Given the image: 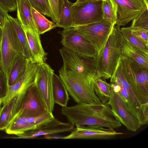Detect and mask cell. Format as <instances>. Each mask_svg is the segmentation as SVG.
<instances>
[{
	"mask_svg": "<svg viewBox=\"0 0 148 148\" xmlns=\"http://www.w3.org/2000/svg\"><path fill=\"white\" fill-rule=\"evenodd\" d=\"M120 31L123 36L130 43L148 54V47L132 34L130 27H122L120 28Z\"/></svg>",
	"mask_w": 148,
	"mask_h": 148,
	"instance_id": "obj_30",
	"label": "cell"
},
{
	"mask_svg": "<svg viewBox=\"0 0 148 148\" xmlns=\"http://www.w3.org/2000/svg\"><path fill=\"white\" fill-rule=\"evenodd\" d=\"M96 0H77L74 3V4H77L83 2L89 1H91Z\"/></svg>",
	"mask_w": 148,
	"mask_h": 148,
	"instance_id": "obj_40",
	"label": "cell"
},
{
	"mask_svg": "<svg viewBox=\"0 0 148 148\" xmlns=\"http://www.w3.org/2000/svg\"><path fill=\"white\" fill-rule=\"evenodd\" d=\"M38 64L28 59L25 70L17 81L9 87L8 94L2 100L3 104L8 102L13 97L29 88L34 83V79Z\"/></svg>",
	"mask_w": 148,
	"mask_h": 148,
	"instance_id": "obj_16",
	"label": "cell"
},
{
	"mask_svg": "<svg viewBox=\"0 0 148 148\" xmlns=\"http://www.w3.org/2000/svg\"><path fill=\"white\" fill-rule=\"evenodd\" d=\"M18 95L13 97L8 102L3 104L1 109L0 130L5 129L9 125L11 120L12 111Z\"/></svg>",
	"mask_w": 148,
	"mask_h": 148,
	"instance_id": "obj_27",
	"label": "cell"
},
{
	"mask_svg": "<svg viewBox=\"0 0 148 148\" xmlns=\"http://www.w3.org/2000/svg\"><path fill=\"white\" fill-rule=\"evenodd\" d=\"M65 0H49L51 17L53 22L56 24L60 21L63 4Z\"/></svg>",
	"mask_w": 148,
	"mask_h": 148,
	"instance_id": "obj_31",
	"label": "cell"
},
{
	"mask_svg": "<svg viewBox=\"0 0 148 148\" xmlns=\"http://www.w3.org/2000/svg\"><path fill=\"white\" fill-rule=\"evenodd\" d=\"M16 1L17 19L22 26L38 33L32 14L30 3L27 0H16Z\"/></svg>",
	"mask_w": 148,
	"mask_h": 148,
	"instance_id": "obj_19",
	"label": "cell"
},
{
	"mask_svg": "<svg viewBox=\"0 0 148 148\" xmlns=\"http://www.w3.org/2000/svg\"><path fill=\"white\" fill-rule=\"evenodd\" d=\"M114 26L103 19L74 27L90 42L98 53L105 46Z\"/></svg>",
	"mask_w": 148,
	"mask_h": 148,
	"instance_id": "obj_8",
	"label": "cell"
},
{
	"mask_svg": "<svg viewBox=\"0 0 148 148\" xmlns=\"http://www.w3.org/2000/svg\"><path fill=\"white\" fill-rule=\"evenodd\" d=\"M75 106L80 110L90 114L102 117H114L110 106L108 102L78 103Z\"/></svg>",
	"mask_w": 148,
	"mask_h": 148,
	"instance_id": "obj_20",
	"label": "cell"
},
{
	"mask_svg": "<svg viewBox=\"0 0 148 148\" xmlns=\"http://www.w3.org/2000/svg\"><path fill=\"white\" fill-rule=\"evenodd\" d=\"M29 3H30L31 6L39 12H40L41 14H43V12L38 5L37 4L35 0H27Z\"/></svg>",
	"mask_w": 148,
	"mask_h": 148,
	"instance_id": "obj_38",
	"label": "cell"
},
{
	"mask_svg": "<svg viewBox=\"0 0 148 148\" xmlns=\"http://www.w3.org/2000/svg\"><path fill=\"white\" fill-rule=\"evenodd\" d=\"M8 11L0 5V26L2 28L7 18Z\"/></svg>",
	"mask_w": 148,
	"mask_h": 148,
	"instance_id": "obj_37",
	"label": "cell"
},
{
	"mask_svg": "<svg viewBox=\"0 0 148 148\" xmlns=\"http://www.w3.org/2000/svg\"><path fill=\"white\" fill-rule=\"evenodd\" d=\"M73 3L68 0H65L62 8L59 23L56 24L57 27L65 29L73 26V20L72 6Z\"/></svg>",
	"mask_w": 148,
	"mask_h": 148,
	"instance_id": "obj_28",
	"label": "cell"
},
{
	"mask_svg": "<svg viewBox=\"0 0 148 148\" xmlns=\"http://www.w3.org/2000/svg\"><path fill=\"white\" fill-rule=\"evenodd\" d=\"M7 17L11 23L21 47L23 55L32 61L31 56L26 34L22 25L17 18H14L8 14Z\"/></svg>",
	"mask_w": 148,
	"mask_h": 148,
	"instance_id": "obj_24",
	"label": "cell"
},
{
	"mask_svg": "<svg viewBox=\"0 0 148 148\" xmlns=\"http://www.w3.org/2000/svg\"><path fill=\"white\" fill-rule=\"evenodd\" d=\"M56 134L45 135L43 136L44 138L46 139H63V136Z\"/></svg>",
	"mask_w": 148,
	"mask_h": 148,
	"instance_id": "obj_39",
	"label": "cell"
},
{
	"mask_svg": "<svg viewBox=\"0 0 148 148\" xmlns=\"http://www.w3.org/2000/svg\"><path fill=\"white\" fill-rule=\"evenodd\" d=\"M22 49L13 26L8 17L2 28L0 43V65L8 78L14 61Z\"/></svg>",
	"mask_w": 148,
	"mask_h": 148,
	"instance_id": "obj_5",
	"label": "cell"
},
{
	"mask_svg": "<svg viewBox=\"0 0 148 148\" xmlns=\"http://www.w3.org/2000/svg\"><path fill=\"white\" fill-rule=\"evenodd\" d=\"M8 78L1 69L0 65V99L3 100L8 92Z\"/></svg>",
	"mask_w": 148,
	"mask_h": 148,
	"instance_id": "obj_33",
	"label": "cell"
},
{
	"mask_svg": "<svg viewBox=\"0 0 148 148\" xmlns=\"http://www.w3.org/2000/svg\"><path fill=\"white\" fill-rule=\"evenodd\" d=\"M103 0L88 1L72 6L73 26L86 25L103 20Z\"/></svg>",
	"mask_w": 148,
	"mask_h": 148,
	"instance_id": "obj_10",
	"label": "cell"
},
{
	"mask_svg": "<svg viewBox=\"0 0 148 148\" xmlns=\"http://www.w3.org/2000/svg\"><path fill=\"white\" fill-rule=\"evenodd\" d=\"M116 25L105 47L94 58L97 74L105 79L111 77L121 57L120 27Z\"/></svg>",
	"mask_w": 148,
	"mask_h": 148,
	"instance_id": "obj_1",
	"label": "cell"
},
{
	"mask_svg": "<svg viewBox=\"0 0 148 148\" xmlns=\"http://www.w3.org/2000/svg\"><path fill=\"white\" fill-rule=\"evenodd\" d=\"M49 112L34 83L18 94L12 113L11 120L15 115L27 118L37 116Z\"/></svg>",
	"mask_w": 148,
	"mask_h": 148,
	"instance_id": "obj_3",
	"label": "cell"
},
{
	"mask_svg": "<svg viewBox=\"0 0 148 148\" xmlns=\"http://www.w3.org/2000/svg\"><path fill=\"white\" fill-rule=\"evenodd\" d=\"M61 113L66 118L69 122L74 127L98 125L114 129L122 126L121 123L114 117L90 114L80 110L75 105L62 107Z\"/></svg>",
	"mask_w": 148,
	"mask_h": 148,
	"instance_id": "obj_7",
	"label": "cell"
},
{
	"mask_svg": "<svg viewBox=\"0 0 148 148\" xmlns=\"http://www.w3.org/2000/svg\"><path fill=\"white\" fill-rule=\"evenodd\" d=\"M121 57L129 59L148 69V54L127 42L120 34Z\"/></svg>",
	"mask_w": 148,
	"mask_h": 148,
	"instance_id": "obj_18",
	"label": "cell"
},
{
	"mask_svg": "<svg viewBox=\"0 0 148 148\" xmlns=\"http://www.w3.org/2000/svg\"><path fill=\"white\" fill-rule=\"evenodd\" d=\"M54 70L45 62L38 64L34 79L40 94L48 112L53 114L55 103L53 95Z\"/></svg>",
	"mask_w": 148,
	"mask_h": 148,
	"instance_id": "obj_9",
	"label": "cell"
},
{
	"mask_svg": "<svg viewBox=\"0 0 148 148\" xmlns=\"http://www.w3.org/2000/svg\"><path fill=\"white\" fill-rule=\"evenodd\" d=\"M116 6L117 22L124 26L148 9L144 0H112Z\"/></svg>",
	"mask_w": 148,
	"mask_h": 148,
	"instance_id": "obj_14",
	"label": "cell"
},
{
	"mask_svg": "<svg viewBox=\"0 0 148 148\" xmlns=\"http://www.w3.org/2000/svg\"><path fill=\"white\" fill-rule=\"evenodd\" d=\"M63 47L77 54L95 58L98 53L93 46L74 27L64 29L61 32Z\"/></svg>",
	"mask_w": 148,
	"mask_h": 148,
	"instance_id": "obj_12",
	"label": "cell"
},
{
	"mask_svg": "<svg viewBox=\"0 0 148 148\" xmlns=\"http://www.w3.org/2000/svg\"><path fill=\"white\" fill-rule=\"evenodd\" d=\"M71 132L63 136V139H109L123 134L114 129L98 125L76 126Z\"/></svg>",
	"mask_w": 148,
	"mask_h": 148,
	"instance_id": "obj_13",
	"label": "cell"
},
{
	"mask_svg": "<svg viewBox=\"0 0 148 148\" xmlns=\"http://www.w3.org/2000/svg\"><path fill=\"white\" fill-rule=\"evenodd\" d=\"M74 127V126L69 122H61L54 117L34 129L17 135L18 137L16 138H34L45 135L71 132Z\"/></svg>",
	"mask_w": 148,
	"mask_h": 148,
	"instance_id": "obj_15",
	"label": "cell"
},
{
	"mask_svg": "<svg viewBox=\"0 0 148 148\" xmlns=\"http://www.w3.org/2000/svg\"><path fill=\"white\" fill-rule=\"evenodd\" d=\"M144 1H145L147 5L148 6V0H144Z\"/></svg>",
	"mask_w": 148,
	"mask_h": 148,
	"instance_id": "obj_43",
	"label": "cell"
},
{
	"mask_svg": "<svg viewBox=\"0 0 148 148\" xmlns=\"http://www.w3.org/2000/svg\"><path fill=\"white\" fill-rule=\"evenodd\" d=\"M59 51L63 61L62 67L65 71L92 84V77L97 73L94 58L77 54L64 47Z\"/></svg>",
	"mask_w": 148,
	"mask_h": 148,
	"instance_id": "obj_4",
	"label": "cell"
},
{
	"mask_svg": "<svg viewBox=\"0 0 148 148\" xmlns=\"http://www.w3.org/2000/svg\"><path fill=\"white\" fill-rule=\"evenodd\" d=\"M53 95L55 103L62 107L67 106L69 94L60 77L55 74L53 76Z\"/></svg>",
	"mask_w": 148,
	"mask_h": 148,
	"instance_id": "obj_21",
	"label": "cell"
},
{
	"mask_svg": "<svg viewBox=\"0 0 148 148\" xmlns=\"http://www.w3.org/2000/svg\"><path fill=\"white\" fill-rule=\"evenodd\" d=\"M2 35V29L0 26V43L1 42Z\"/></svg>",
	"mask_w": 148,
	"mask_h": 148,
	"instance_id": "obj_41",
	"label": "cell"
},
{
	"mask_svg": "<svg viewBox=\"0 0 148 148\" xmlns=\"http://www.w3.org/2000/svg\"><path fill=\"white\" fill-rule=\"evenodd\" d=\"M92 84L94 91L100 101L103 103L108 102L111 94L110 84L106 82L105 79L100 77L97 73L92 77Z\"/></svg>",
	"mask_w": 148,
	"mask_h": 148,
	"instance_id": "obj_22",
	"label": "cell"
},
{
	"mask_svg": "<svg viewBox=\"0 0 148 148\" xmlns=\"http://www.w3.org/2000/svg\"><path fill=\"white\" fill-rule=\"evenodd\" d=\"M32 14L38 33L41 35L57 27L55 23L48 20L35 8L31 7Z\"/></svg>",
	"mask_w": 148,
	"mask_h": 148,
	"instance_id": "obj_26",
	"label": "cell"
},
{
	"mask_svg": "<svg viewBox=\"0 0 148 148\" xmlns=\"http://www.w3.org/2000/svg\"><path fill=\"white\" fill-rule=\"evenodd\" d=\"M119 62L125 77L139 102L148 111V69L131 60L121 57Z\"/></svg>",
	"mask_w": 148,
	"mask_h": 148,
	"instance_id": "obj_2",
	"label": "cell"
},
{
	"mask_svg": "<svg viewBox=\"0 0 148 148\" xmlns=\"http://www.w3.org/2000/svg\"><path fill=\"white\" fill-rule=\"evenodd\" d=\"M0 5L8 12L17 10V6L16 0H0Z\"/></svg>",
	"mask_w": 148,
	"mask_h": 148,
	"instance_id": "obj_36",
	"label": "cell"
},
{
	"mask_svg": "<svg viewBox=\"0 0 148 148\" xmlns=\"http://www.w3.org/2000/svg\"><path fill=\"white\" fill-rule=\"evenodd\" d=\"M28 60L21 54H18L16 57L8 78L9 87L14 85L23 74L27 66Z\"/></svg>",
	"mask_w": 148,
	"mask_h": 148,
	"instance_id": "obj_23",
	"label": "cell"
},
{
	"mask_svg": "<svg viewBox=\"0 0 148 148\" xmlns=\"http://www.w3.org/2000/svg\"><path fill=\"white\" fill-rule=\"evenodd\" d=\"M111 94L108 102L110 106L114 116L129 130L136 132L141 125L137 119L130 111L118 90L110 83Z\"/></svg>",
	"mask_w": 148,
	"mask_h": 148,
	"instance_id": "obj_11",
	"label": "cell"
},
{
	"mask_svg": "<svg viewBox=\"0 0 148 148\" xmlns=\"http://www.w3.org/2000/svg\"><path fill=\"white\" fill-rule=\"evenodd\" d=\"M39 126L31 124L27 121L25 118L16 115L12 118L5 130L8 134L17 135L34 129Z\"/></svg>",
	"mask_w": 148,
	"mask_h": 148,
	"instance_id": "obj_25",
	"label": "cell"
},
{
	"mask_svg": "<svg viewBox=\"0 0 148 148\" xmlns=\"http://www.w3.org/2000/svg\"><path fill=\"white\" fill-rule=\"evenodd\" d=\"M2 103V100L1 99H0V110L1 109V103Z\"/></svg>",
	"mask_w": 148,
	"mask_h": 148,
	"instance_id": "obj_42",
	"label": "cell"
},
{
	"mask_svg": "<svg viewBox=\"0 0 148 148\" xmlns=\"http://www.w3.org/2000/svg\"><path fill=\"white\" fill-rule=\"evenodd\" d=\"M102 7L103 19L116 25L117 22V10L112 0H103Z\"/></svg>",
	"mask_w": 148,
	"mask_h": 148,
	"instance_id": "obj_29",
	"label": "cell"
},
{
	"mask_svg": "<svg viewBox=\"0 0 148 148\" xmlns=\"http://www.w3.org/2000/svg\"><path fill=\"white\" fill-rule=\"evenodd\" d=\"M132 21L130 26L131 27L148 30V9H146Z\"/></svg>",
	"mask_w": 148,
	"mask_h": 148,
	"instance_id": "obj_32",
	"label": "cell"
},
{
	"mask_svg": "<svg viewBox=\"0 0 148 148\" xmlns=\"http://www.w3.org/2000/svg\"><path fill=\"white\" fill-rule=\"evenodd\" d=\"M35 0L42 11L43 14L51 18V10L49 0Z\"/></svg>",
	"mask_w": 148,
	"mask_h": 148,
	"instance_id": "obj_35",
	"label": "cell"
},
{
	"mask_svg": "<svg viewBox=\"0 0 148 148\" xmlns=\"http://www.w3.org/2000/svg\"><path fill=\"white\" fill-rule=\"evenodd\" d=\"M130 27L132 34L137 37L148 47V30Z\"/></svg>",
	"mask_w": 148,
	"mask_h": 148,
	"instance_id": "obj_34",
	"label": "cell"
},
{
	"mask_svg": "<svg viewBox=\"0 0 148 148\" xmlns=\"http://www.w3.org/2000/svg\"><path fill=\"white\" fill-rule=\"evenodd\" d=\"M22 27L27 38L32 62L37 64L45 62L47 59V54L42 47L40 35L29 28Z\"/></svg>",
	"mask_w": 148,
	"mask_h": 148,
	"instance_id": "obj_17",
	"label": "cell"
},
{
	"mask_svg": "<svg viewBox=\"0 0 148 148\" xmlns=\"http://www.w3.org/2000/svg\"><path fill=\"white\" fill-rule=\"evenodd\" d=\"M59 73L69 94L77 103L101 102L95 94L92 84L70 75L62 67Z\"/></svg>",
	"mask_w": 148,
	"mask_h": 148,
	"instance_id": "obj_6",
	"label": "cell"
}]
</instances>
